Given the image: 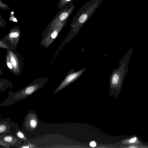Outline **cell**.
Returning a JSON list of instances; mask_svg holds the SVG:
<instances>
[{
    "label": "cell",
    "instance_id": "obj_1",
    "mask_svg": "<svg viewBox=\"0 0 148 148\" xmlns=\"http://www.w3.org/2000/svg\"><path fill=\"white\" fill-rule=\"evenodd\" d=\"M103 0H90L79 9L71 24L70 34L72 38L77 34Z\"/></svg>",
    "mask_w": 148,
    "mask_h": 148
},
{
    "label": "cell",
    "instance_id": "obj_6",
    "mask_svg": "<svg viewBox=\"0 0 148 148\" xmlns=\"http://www.w3.org/2000/svg\"><path fill=\"white\" fill-rule=\"evenodd\" d=\"M63 2H62L63 5H68L71 3H73V1L74 0H63Z\"/></svg>",
    "mask_w": 148,
    "mask_h": 148
},
{
    "label": "cell",
    "instance_id": "obj_7",
    "mask_svg": "<svg viewBox=\"0 0 148 148\" xmlns=\"http://www.w3.org/2000/svg\"><path fill=\"white\" fill-rule=\"evenodd\" d=\"M3 140L5 141L10 142L13 140V138L12 136H7L4 137Z\"/></svg>",
    "mask_w": 148,
    "mask_h": 148
},
{
    "label": "cell",
    "instance_id": "obj_16",
    "mask_svg": "<svg viewBox=\"0 0 148 148\" xmlns=\"http://www.w3.org/2000/svg\"><path fill=\"white\" fill-rule=\"evenodd\" d=\"M11 13L12 14H13L14 12H12Z\"/></svg>",
    "mask_w": 148,
    "mask_h": 148
},
{
    "label": "cell",
    "instance_id": "obj_5",
    "mask_svg": "<svg viewBox=\"0 0 148 148\" xmlns=\"http://www.w3.org/2000/svg\"><path fill=\"white\" fill-rule=\"evenodd\" d=\"M137 140V138L136 137H134L129 140H126L123 141V143L124 144L127 143H136Z\"/></svg>",
    "mask_w": 148,
    "mask_h": 148
},
{
    "label": "cell",
    "instance_id": "obj_10",
    "mask_svg": "<svg viewBox=\"0 0 148 148\" xmlns=\"http://www.w3.org/2000/svg\"><path fill=\"white\" fill-rule=\"evenodd\" d=\"M58 35V32L57 31H54L51 34V37L53 39H55Z\"/></svg>",
    "mask_w": 148,
    "mask_h": 148
},
{
    "label": "cell",
    "instance_id": "obj_8",
    "mask_svg": "<svg viewBox=\"0 0 148 148\" xmlns=\"http://www.w3.org/2000/svg\"><path fill=\"white\" fill-rule=\"evenodd\" d=\"M19 35L18 33L14 32L11 33L9 35L10 37L11 38H16Z\"/></svg>",
    "mask_w": 148,
    "mask_h": 148
},
{
    "label": "cell",
    "instance_id": "obj_14",
    "mask_svg": "<svg viewBox=\"0 0 148 148\" xmlns=\"http://www.w3.org/2000/svg\"><path fill=\"white\" fill-rule=\"evenodd\" d=\"M7 65L8 67L10 69H11L12 68V64L9 62H8L7 63Z\"/></svg>",
    "mask_w": 148,
    "mask_h": 148
},
{
    "label": "cell",
    "instance_id": "obj_12",
    "mask_svg": "<svg viewBox=\"0 0 148 148\" xmlns=\"http://www.w3.org/2000/svg\"><path fill=\"white\" fill-rule=\"evenodd\" d=\"M17 136L20 138H24V136L23 133L20 132H18L17 133Z\"/></svg>",
    "mask_w": 148,
    "mask_h": 148
},
{
    "label": "cell",
    "instance_id": "obj_13",
    "mask_svg": "<svg viewBox=\"0 0 148 148\" xmlns=\"http://www.w3.org/2000/svg\"><path fill=\"white\" fill-rule=\"evenodd\" d=\"M11 61L12 64L14 66H15L16 65V62L15 59L13 57H12L11 59Z\"/></svg>",
    "mask_w": 148,
    "mask_h": 148
},
{
    "label": "cell",
    "instance_id": "obj_3",
    "mask_svg": "<svg viewBox=\"0 0 148 148\" xmlns=\"http://www.w3.org/2000/svg\"><path fill=\"white\" fill-rule=\"evenodd\" d=\"M86 69V68H84L78 71H76L75 68L72 69L69 71L65 79L57 89V92L75 81L81 75Z\"/></svg>",
    "mask_w": 148,
    "mask_h": 148
},
{
    "label": "cell",
    "instance_id": "obj_11",
    "mask_svg": "<svg viewBox=\"0 0 148 148\" xmlns=\"http://www.w3.org/2000/svg\"><path fill=\"white\" fill-rule=\"evenodd\" d=\"M90 145L92 147H94L97 145L96 142L94 141H92L90 143Z\"/></svg>",
    "mask_w": 148,
    "mask_h": 148
},
{
    "label": "cell",
    "instance_id": "obj_4",
    "mask_svg": "<svg viewBox=\"0 0 148 148\" xmlns=\"http://www.w3.org/2000/svg\"><path fill=\"white\" fill-rule=\"evenodd\" d=\"M29 124L31 128H34L37 125V121L35 119H32L29 121Z\"/></svg>",
    "mask_w": 148,
    "mask_h": 148
},
{
    "label": "cell",
    "instance_id": "obj_9",
    "mask_svg": "<svg viewBox=\"0 0 148 148\" xmlns=\"http://www.w3.org/2000/svg\"><path fill=\"white\" fill-rule=\"evenodd\" d=\"M6 130V126L3 125L1 124L0 126V132L1 133L4 132Z\"/></svg>",
    "mask_w": 148,
    "mask_h": 148
},
{
    "label": "cell",
    "instance_id": "obj_2",
    "mask_svg": "<svg viewBox=\"0 0 148 148\" xmlns=\"http://www.w3.org/2000/svg\"><path fill=\"white\" fill-rule=\"evenodd\" d=\"M118 69H115L110 77L109 85L110 96L114 95L115 91L119 90L121 87L123 76V67Z\"/></svg>",
    "mask_w": 148,
    "mask_h": 148
},
{
    "label": "cell",
    "instance_id": "obj_15",
    "mask_svg": "<svg viewBox=\"0 0 148 148\" xmlns=\"http://www.w3.org/2000/svg\"><path fill=\"white\" fill-rule=\"evenodd\" d=\"M13 21H14V22H17V20H16V18H14L13 19Z\"/></svg>",
    "mask_w": 148,
    "mask_h": 148
}]
</instances>
